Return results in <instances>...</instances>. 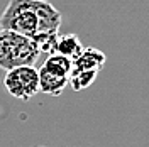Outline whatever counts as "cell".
I'll use <instances>...</instances> for the list:
<instances>
[{"instance_id":"3","label":"cell","mask_w":149,"mask_h":147,"mask_svg":"<svg viewBox=\"0 0 149 147\" xmlns=\"http://www.w3.org/2000/svg\"><path fill=\"white\" fill-rule=\"evenodd\" d=\"M3 85L10 96L29 101L39 93V73L36 66H17L7 71Z\"/></svg>"},{"instance_id":"6","label":"cell","mask_w":149,"mask_h":147,"mask_svg":"<svg viewBox=\"0 0 149 147\" xmlns=\"http://www.w3.org/2000/svg\"><path fill=\"white\" fill-rule=\"evenodd\" d=\"M81 49H83L81 41H80V37L76 34H63V36L58 34L56 44H54V53L63 54L73 61L74 58L81 53Z\"/></svg>"},{"instance_id":"5","label":"cell","mask_w":149,"mask_h":147,"mask_svg":"<svg viewBox=\"0 0 149 147\" xmlns=\"http://www.w3.org/2000/svg\"><path fill=\"white\" fill-rule=\"evenodd\" d=\"M37 73H39V92L44 95L59 96L68 86V76H65V74H58L44 66H41V69H37Z\"/></svg>"},{"instance_id":"2","label":"cell","mask_w":149,"mask_h":147,"mask_svg":"<svg viewBox=\"0 0 149 147\" xmlns=\"http://www.w3.org/2000/svg\"><path fill=\"white\" fill-rule=\"evenodd\" d=\"M37 44L22 34L0 29V68L9 71L17 66H36L39 59Z\"/></svg>"},{"instance_id":"1","label":"cell","mask_w":149,"mask_h":147,"mask_svg":"<svg viewBox=\"0 0 149 147\" xmlns=\"http://www.w3.org/2000/svg\"><path fill=\"white\" fill-rule=\"evenodd\" d=\"M61 20V12L46 0H9L0 15V29H9L39 42L47 36H56Z\"/></svg>"},{"instance_id":"7","label":"cell","mask_w":149,"mask_h":147,"mask_svg":"<svg viewBox=\"0 0 149 147\" xmlns=\"http://www.w3.org/2000/svg\"><path fill=\"white\" fill-rule=\"evenodd\" d=\"M42 66L58 74H65L68 78H70V73H71V59L63 54H58V53L47 54L46 61L42 63Z\"/></svg>"},{"instance_id":"8","label":"cell","mask_w":149,"mask_h":147,"mask_svg":"<svg viewBox=\"0 0 149 147\" xmlns=\"http://www.w3.org/2000/svg\"><path fill=\"white\" fill-rule=\"evenodd\" d=\"M97 74H98L97 71H76V69H71L70 78H68V85L73 88L74 92L86 90L97 80Z\"/></svg>"},{"instance_id":"4","label":"cell","mask_w":149,"mask_h":147,"mask_svg":"<svg viewBox=\"0 0 149 147\" xmlns=\"http://www.w3.org/2000/svg\"><path fill=\"white\" fill-rule=\"evenodd\" d=\"M107 63V56L97 47H83L81 53L71 61V69L76 71H100Z\"/></svg>"},{"instance_id":"9","label":"cell","mask_w":149,"mask_h":147,"mask_svg":"<svg viewBox=\"0 0 149 147\" xmlns=\"http://www.w3.org/2000/svg\"><path fill=\"white\" fill-rule=\"evenodd\" d=\"M37 147H42V146H37Z\"/></svg>"}]
</instances>
